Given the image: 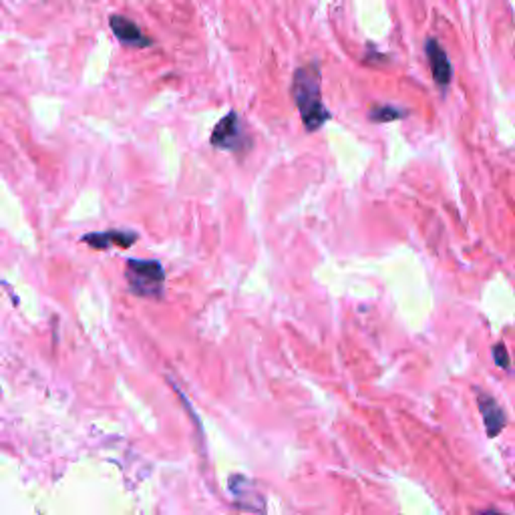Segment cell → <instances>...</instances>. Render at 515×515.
<instances>
[{"label":"cell","mask_w":515,"mask_h":515,"mask_svg":"<svg viewBox=\"0 0 515 515\" xmlns=\"http://www.w3.org/2000/svg\"><path fill=\"white\" fill-rule=\"evenodd\" d=\"M125 280L129 292L141 298H161L165 284L164 266L155 260L129 258L125 264Z\"/></svg>","instance_id":"obj_2"},{"label":"cell","mask_w":515,"mask_h":515,"mask_svg":"<svg viewBox=\"0 0 515 515\" xmlns=\"http://www.w3.org/2000/svg\"><path fill=\"white\" fill-rule=\"evenodd\" d=\"M493 361H495V364H497L499 368H504V371L511 368V361H509L507 349H505V344H501V342H497V344L493 346Z\"/></svg>","instance_id":"obj_10"},{"label":"cell","mask_w":515,"mask_h":515,"mask_svg":"<svg viewBox=\"0 0 515 515\" xmlns=\"http://www.w3.org/2000/svg\"><path fill=\"white\" fill-rule=\"evenodd\" d=\"M371 117L375 121H393V119L405 117V111H397L395 107H376V109H373Z\"/></svg>","instance_id":"obj_9"},{"label":"cell","mask_w":515,"mask_h":515,"mask_svg":"<svg viewBox=\"0 0 515 515\" xmlns=\"http://www.w3.org/2000/svg\"><path fill=\"white\" fill-rule=\"evenodd\" d=\"M137 234L135 232H121V230H109V232H101V234H87L83 235L81 242L87 246L97 248V250H105V248L119 246L129 248L135 244Z\"/></svg>","instance_id":"obj_7"},{"label":"cell","mask_w":515,"mask_h":515,"mask_svg":"<svg viewBox=\"0 0 515 515\" xmlns=\"http://www.w3.org/2000/svg\"><path fill=\"white\" fill-rule=\"evenodd\" d=\"M292 97L294 103L298 107V113L302 117V123L308 131H317L330 119V111L322 103L320 69L317 63H308L296 69L292 81Z\"/></svg>","instance_id":"obj_1"},{"label":"cell","mask_w":515,"mask_h":515,"mask_svg":"<svg viewBox=\"0 0 515 515\" xmlns=\"http://www.w3.org/2000/svg\"><path fill=\"white\" fill-rule=\"evenodd\" d=\"M244 143H246V135H244L240 117L235 111H230L213 129L211 145L218 149H225V152H238V149L246 147Z\"/></svg>","instance_id":"obj_3"},{"label":"cell","mask_w":515,"mask_h":515,"mask_svg":"<svg viewBox=\"0 0 515 515\" xmlns=\"http://www.w3.org/2000/svg\"><path fill=\"white\" fill-rule=\"evenodd\" d=\"M479 515H501V514H497V511H493V509H487V511H483V514Z\"/></svg>","instance_id":"obj_11"},{"label":"cell","mask_w":515,"mask_h":515,"mask_svg":"<svg viewBox=\"0 0 515 515\" xmlns=\"http://www.w3.org/2000/svg\"><path fill=\"white\" fill-rule=\"evenodd\" d=\"M425 53H427V59L431 63V73H433L435 83L439 87H447L451 79H453V67H451V60L447 57L445 48L439 45L437 38H427L425 41Z\"/></svg>","instance_id":"obj_4"},{"label":"cell","mask_w":515,"mask_h":515,"mask_svg":"<svg viewBox=\"0 0 515 515\" xmlns=\"http://www.w3.org/2000/svg\"><path fill=\"white\" fill-rule=\"evenodd\" d=\"M109 24L123 45H129V47H149L152 45V41L141 33L139 26L125 16H121V14H111Z\"/></svg>","instance_id":"obj_6"},{"label":"cell","mask_w":515,"mask_h":515,"mask_svg":"<svg viewBox=\"0 0 515 515\" xmlns=\"http://www.w3.org/2000/svg\"><path fill=\"white\" fill-rule=\"evenodd\" d=\"M477 407L481 410V417L485 423V431L487 437H497V435L504 431L507 417H505V410L499 407V403L485 393H477Z\"/></svg>","instance_id":"obj_5"},{"label":"cell","mask_w":515,"mask_h":515,"mask_svg":"<svg viewBox=\"0 0 515 515\" xmlns=\"http://www.w3.org/2000/svg\"><path fill=\"white\" fill-rule=\"evenodd\" d=\"M244 487L246 489H242V485H240V475H234L232 479H230V489H232V495L235 497V501L238 499H242L244 495H246V505H244V509H250V511H256V514H264V505H266V499L260 495L258 492H252L248 493V489L252 487V483L250 481H244Z\"/></svg>","instance_id":"obj_8"}]
</instances>
